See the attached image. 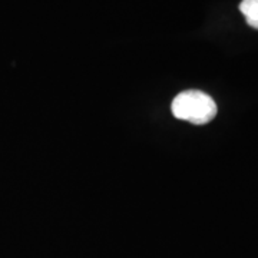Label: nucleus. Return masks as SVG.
Listing matches in <instances>:
<instances>
[{
	"instance_id": "nucleus-1",
	"label": "nucleus",
	"mask_w": 258,
	"mask_h": 258,
	"mask_svg": "<svg viewBox=\"0 0 258 258\" xmlns=\"http://www.w3.org/2000/svg\"><path fill=\"white\" fill-rule=\"evenodd\" d=\"M176 119L186 120L194 125H205L217 115V105L210 95L201 91L181 92L171 105Z\"/></svg>"
},
{
	"instance_id": "nucleus-2",
	"label": "nucleus",
	"mask_w": 258,
	"mask_h": 258,
	"mask_svg": "<svg viewBox=\"0 0 258 258\" xmlns=\"http://www.w3.org/2000/svg\"><path fill=\"white\" fill-rule=\"evenodd\" d=\"M240 10L249 26L258 30V0H242Z\"/></svg>"
}]
</instances>
